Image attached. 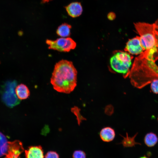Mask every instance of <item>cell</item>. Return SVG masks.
<instances>
[{"instance_id": "5bb4252c", "label": "cell", "mask_w": 158, "mask_h": 158, "mask_svg": "<svg viewBox=\"0 0 158 158\" xmlns=\"http://www.w3.org/2000/svg\"><path fill=\"white\" fill-rule=\"evenodd\" d=\"M138 134V133H137L132 137H129L127 133H126V137L120 135L123 138V139L120 144H122L124 147H132L135 146V145L137 144L141 145L140 143L136 142L135 141V139Z\"/></svg>"}, {"instance_id": "4fadbf2b", "label": "cell", "mask_w": 158, "mask_h": 158, "mask_svg": "<svg viewBox=\"0 0 158 158\" xmlns=\"http://www.w3.org/2000/svg\"><path fill=\"white\" fill-rule=\"evenodd\" d=\"M144 141L146 146L152 147L155 146L158 142V137L157 135L152 132L147 133L145 135Z\"/></svg>"}, {"instance_id": "9a60e30c", "label": "cell", "mask_w": 158, "mask_h": 158, "mask_svg": "<svg viewBox=\"0 0 158 158\" xmlns=\"http://www.w3.org/2000/svg\"><path fill=\"white\" fill-rule=\"evenodd\" d=\"M8 150V142L4 135L0 140V157L6 155Z\"/></svg>"}, {"instance_id": "2e32d148", "label": "cell", "mask_w": 158, "mask_h": 158, "mask_svg": "<svg viewBox=\"0 0 158 158\" xmlns=\"http://www.w3.org/2000/svg\"><path fill=\"white\" fill-rule=\"evenodd\" d=\"M71 111L76 116L78 123L80 125L82 121L86 120V118L83 117L80 114V109L77 107L75 106L71 109Z\"/></svg>"}, {"instance_id": "5b68a950", "label": "cell", "mask_w": 158, "mask_h": 158, "mask_svg": "<svg viewBox=\"0 0 158 158\" xmlns=\"http://www.w3.org/2000/svg\"><path fill=\"white\" fill-rule=\"evenodd\" d=\"M46 43L49 46V49L60 52H68L76 46L75 42L69 37H61L54 40L47 39Z\"/></svg>"}, {"instance_id": "d4e9b609", "label": "cell", "mask_w": 158, "mask_h": 158, "mask_svg": "<svg viewBox=\"0 0 158 158\" xmlns=\"http://www.w3.org/2000/svg\"><path fill=\"white\" fill-rule=\"evenodd\" d=\"M157 121H158V116H157Z\"/></svg>"}, {"instance_id": "ba28073f", "label": "cell", "mask_w": 158, "mask_h": 158, "mask_svg": "<svg viewBox=\"0 0 158 158\" xmlns=\"http://www.w3.org/2000/svg\"><path fill=\"white\" fill-rule=\"evenodd\" d=\"M65 8L68 15L73 18L80 16L83 11L81 3L78 2L71 3L65 6Z\"/></svg>"}, {"instance_id": "e0dca14e", "label": "cell", "mask_w": 158, "mask_h": 158, "mask_svg": "<svg viewBox=\"0 0 158 158\" xmlns=\"http://www.w3.org/2000/svg\"><path fill=\"white\" fill-rule=\"evenodd\" d=\"M150 84L151 91L154 94H158V79L154 80Z\"/></svg>"}, {"instance_id": "277c9868", "label": "cell", "mask_w": 158, "mask_h": 158, "mask_svg": "<svg viewBox=\"0 0 158 158\" xmlns=\"http://www.w3.org/2000/svg\"><path fill=\"white\" fill-rule=\"evenodd\" d=\"M16 85V81H9L6 82L2 87L1 99L3 102L8 107L12 108L20 102V99L18 98L15 92Z\"/></svg>"}, {"instance_id": "ac0fdd59", "label": "cell", "mask_w": 158, "mask_h": 158, "mask_svg": "<svg viewBox=\"0 0 158 158\" xmlns=\"http://www.w3.org/2000/svg\"><path fill=\"white\" fill-rule=\"evenodd\" d=\"M85 152L81 150H75L73 154V158H86Z\"/></svg>"}, {"instance_id": "6da1fadb", "label": "cell", "mask_w": 158, "mask_h": 158, "mask_svg": "<svg viewBox=\"0 0 158 158\" xmlns=\"http://www.w3.org/2000/svg\"><path fill=\"white\" fill-rule=\"evenodd\" d=\"M77 74L72 62L62 59L55 64L50 83L57 91L70 93L77 85Z\"/></svg>"}, {"instance_id": "3957f363", "label": "cell", "mask_w": 158, "mask_h": 158, "mask_svg": "<svg viewBox=\"0 0 158 158\" xmlns=\"http://www.w3.org/2000/svg\"><path fill=\"white\" fill-rule=\"evenodd\" d=\"M133 58V56L127 52L116 51L110 59V65L113 70L122 74L126 78L128 76Z\"/></svg>"}, {"instance_id": "603a6c76", "label": "cell", "mask_w": 158, "mask_h": 158, "mask_svg": "<svg viewBox=\"0 0 158 158\" xmlns=\"http://www.w3.org/2000/svg\"><path fill=\"white\" fill-rule=\"evenodd\" d=\"M4 134H3L1 133L0 132V140L2 138Z\"/></svg>"}, {"instance_id": "9c48e42d", "label": "cell", "mask_w": 158, "mask_h": 158, "mask_svg": "<svg viewBox=\"0 0 158 158\" xmlns=\"http://www.w3.org/2000/svg\"><path fill=\"white\" fill-rule=\"evenodd\" d=\"M25 158H44V152L40 146H31L25 150Z\"/></svg>"}, {"instance_id": "8fae6325", "label": "cell", "mask_w": 158, "mask_h": 158, "mask_svg": "<svg viewBox=\"0 0 158 158\" xmlns=\"http://www.w3.org/2000/svg\"><path fill=\"white\" fill-rule=\"evenodd\" d=\"M15 92L18 98L20 100L27 99L30 95L28 87L23 84L18 85L16 87Z\"/></svg>"}, {"instance_id": "8992f818", "label": "cell", "mask_w": 158, "mask_h": 158, "mask_svg": "<svg viewBox=\"0 0 158 158\" xmlns=\"http://www.w3.org/2000/svg\"><path fill=\"white\" fill-rule=\"evenodd\" d=\"M124 50L130 54L135 55H140L145 51L142 45L140 37L138 36L128 40Z\"/></svg>"}, {"instance_id": "7a4b0ae2", "label": "cell", "mask_w": 158, "mask_h": 158, "mask_svg": "<svg viewBox=\"0 0 158 158\" xmlns=\"http://www.w3.org/2000/svg\"><path fill=\"white\" fill-rule=\"evenodd\" d=\"M134 25L140 35L142 45L145 50L155 47H158L154 23L140 22L134 23Z\"/></svg>"}, {"instance_id": "7402d4cb", "label": "cell", "mask_w": 158, "mask_h": 158, "mask_svg": "<svg viewBox=\"0 0 158 158\" xmlns=\"http://www.w3.org/2000/svg\"><path fill=\"white\" fill-rule=\"evenodd\" d=\"M51 0H42V2L43 3H45L48 2Z\"/></svg>"}, {"instance_id": "44dd1931", "label": "cell", "mask_w": 158, "mask_h": 158, "mask_svg": "<svg viewBox=\"0 0 158 158\" xmlns=\"http://www.w3.org/2000/svg\"><path fill=\"white\" fill-rule=\"evenodd\" d=\"M155 25L156 37L157 40V45L158 47V19L154 23Z\"/></svg>"}, {"instance_id": "d6986e66", "label": "cell", "mask_w": 158, "mask_h": 158, "mask_svg": "<svg viewBox=\"0 0 158 158\" xmlns=\"http://www.w3.org/2000/svg\"><path fill=\"white\" fill-rule=\"evenodd\" d=\"M44 158H59V156L56 152L50 151L47 153Z\"/></svg>"}, {"instance_id": "30bf717a", "label": "cell", "mask_w": 158, "mask_h": 158, "mask_svg": "<svg viewBox=\"0 0 158 158\" xmlns=\"http://www.w3.org/2000/svg\"><path fill=\"white\" fill-rule=\"evenodd\" d=\"M99 135L101 140L103 141L109 142L112 141L115 136V132L112 128L107 127L102 128L101 130Z\"/></svg>"}, {"instance_id": "cb8c5ba5", "label": "cell", "mask_w": 158, "mask_h": 158, "mask_svg": "<svg viewBox=\"0 0 158 158\" xmlns=\"http://www.w3.org/2000/svg\"><path fill=\"white\" fill-rule=\"evenodd\" d=\"M139 158H149L145 156L144 155L143 156H142L140 157Z\"/></svg>"}, {"instance_id": "52a82bcc", "label": "cell", "mask_w": 158, "mask_h": 158, "mask_svg": "<svg viewBox=\"0 0 158 158\" xmlns=\"http://www.w3.org/2000/svg\"><path fill=\"white\" fill-rule=\"evenodd\" d=\"M24 150L22 143L20 141L8 142V150L4 158H20V155Z\"/></svg>"}, {"instance_id": "7c38bea8", "label": "cell", "mask_w": 158, "mask_h": 158, "mask_svg": "<svg viewBox=\"0 0 158 158\" xmlns=\"http://www.w3.org/2000/svg\"><path fill=\"white\" fill-rule=\"evenodd\" d=\"M71 25L67 23H64L59 25L57 28L56 33L57 35L62 37H66L71 35Z\"/></svg>"}, {"instance_id": "ffe728a7", "label": "cell", "mask_w": 158, "mask_h": 158, "mask_svg": "<svg viewBox=\"0 0 158 158\" xmlns=\"http://www.w3.org/2000/svg\"><path fill=\"white\" fill-rule=\"evenodd\" d=\"M107 18L109 20H113L116 18V14L113 12H110L108 14Z\"/></svg>"}]
</instances>
